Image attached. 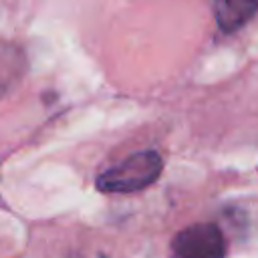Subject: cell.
Here are the masks:
<instances>
[{
    "mask_svg": "<svg viewBox=\"0 0 258 258\" xmlns=\"http://www.w3.org/2000/svg\"><path fill=\"white\" fill-rule=\"evenodd\" d=\"M163 169L155 151H137L97 177V189L105 194H131L151 185Z\"/></svg>",
    "mask_w": 258,
    "mask_h": 258,
    "instance_id": "obj_1",
    "label": "cell"
},
{
    "mask_svg": "<svg viewBox=\"0 0 258 258\" xmlns=\"http://www.w3.org/2000/svg\"><path fill=\"white\" fill-rule=\"evenodd\" d=\"M226 242L216 224H194L171 240V258H224Z\"/></svg>",
    "mask_w": 258,
    "mask_h": 258,
    "instance_id": "obj_2",
    "label": "cell"
}]
</instances>
